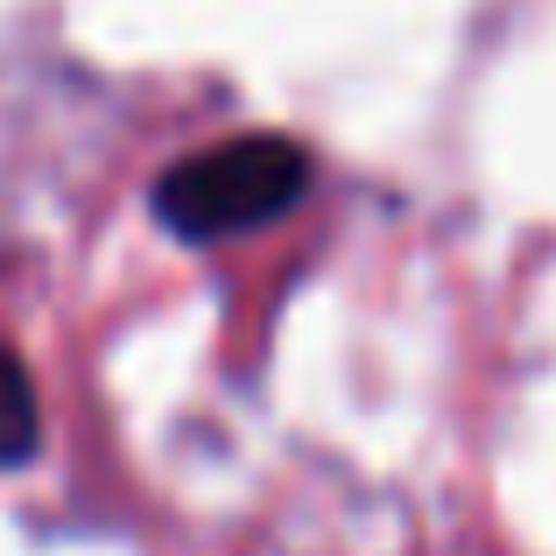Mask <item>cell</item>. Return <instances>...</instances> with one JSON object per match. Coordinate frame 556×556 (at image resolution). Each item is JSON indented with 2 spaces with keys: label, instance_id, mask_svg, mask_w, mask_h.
<instances>
[{
  "label": "cell",
  "instance_id": "6da1fadb",
  "mask_svg": "<svg viewBox=\"0 0 556 556\" xmlns=\"http://www.w3.org/2000/svg\"><path fill=\"white\" fill-rule=\"evenodd\" d=\"M311 198V149L289 135H232L169 163L149 190V212L184 247H212L232 232H261Z\"/></svg>",
  "mask_w": 556,
  "mask_h": 556
},
{
  "label": "cell",
  "instance_id": "7a4b0ae2",
  "mask_svg": "<svg viewBox=\"0 0 556 556\" xmlns=\"http://www.w3.org/2000/svg\"><path fill=\"white\" fill-rule=\"evenodd\" d=\"M42 451V402H36V380L14 353H0V472L8 465H28Z\"/></svg>",
  "mask_w": 556,
  "mask_h": 556
}]
</instances>
